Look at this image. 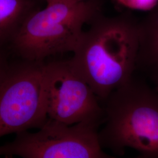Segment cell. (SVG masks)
I'll use <instances>...</instances> for the list:
<instances>
[{
    "instance_id": "cell-1",
    "label": "cell",
    "mask_w": 158,
    "mask_h": 158,
    "mask_svg": "<svg viewBox=\"0 0 158 158\" xmlns=\"http://www.w3.org/2000/svg\"><path fill=\"white\" fill-rule=\"evenodd\" d=\"M139 45V21L131 12L102 14L84 31L69 60L98 100L105 102L133 77Z\"/></svg>"
},
{
    "instance_id": "cell-2",
    "label": "cell",
    "mask_w": 158,
    "mask_h": 158,
    "mask_svg": "<svg viewBox=\"0 0 158 158\" xmlns=\"http://www.w3.org/2000/svg\"><path fill=\"white\" fill-rule=\"evenodd\" d=\"M102 148L123 155L130 148L139 158H158V91L133 77L105 101Z\"/></svg>"
},
{
    "instance_id": "cell-3",
    "label": "cell",
    "mask_w": 158,
    "mask_h": 158,
    "mask_svg": "<svg viewBox=\"0 0 158 158\" xmlns=\"http://www.w3.org/2000/svg\"><path fill=\"white\" fill-rule=\"evenodd\" d=\"M102 14L101 0L54 1L26 19L9 49L22 60L38 62L57 54L73 53L84 25Z\"/></svg>"
},
{
    "instance_id": "cell-4",
    "label": "cell",
    "mask_w": 158,
    "mask_h": 158,
    "mask_svg": "<svg viewBox=\"0 0 158 158\" xmlns=\"http://www.w3.org/2000/svg\"><path fill=\"white\" fill-rule=\"evenodd\" d=\"M45 62L19 59L0 76V137L40 128L48 119Z\"/></svg>"
},
{
    "instance_id": "cell-5",
    "label": "cell",
    "mask_w": 158,
    "mask_h": 158,
    "mask_svg": "<svg viewBox=\"0 0 158 158\" xmlns=\"http://www.w3.org/2000/svg\"><path fill=\"white\" fill-rule=\"evenodd\" d=\"M100 124L67 125L48 118L37 132L17 134L0 146V156L23 158H117L104 151L98 136Z\"/></svg>"
},
{
    "instance_id": "cell-6",
    "label": "cell",
    "mask_w": 158,
    "mask_h": 158,
    "mask_svg": "<svg viewBox=\"0 0 158 158\" xmlns=\"http://www.w3.org/2000/svg\"><path fill=\"white\" fill-rule=\"evenodd\" d=\"M44 77L48 118L67 125L102 124L104 108L69 59L45 62Z\"/></svg>"
},
{
    "instance_id": "cell-7",
    "label": "cell",
    "mask_w": 158,
    "mask_h": 158,
    "mask_svg": "<svg viewBox=\"0 0 158 158\" xmlns=\"http://www.w3.org/2000/svg\"><path fill=\"white\" fill-rule=\"evenodd\" d=\"M42 0H0V48H9L23 23L41 9Z\"/></svg>"
},
{
    "instance_id": "cell-8",
    "label": "cell",
    "mask_w": 158,
    "mask_h": 158,
    "mask_svg": "<svg viewBox=\"0 0 158 158\" xmlns=\"http://www.w3.org/2000/svg\"><path fill=\"white\" fill-rule=\"evenodd\" d=\"M139 22V45L136 68L158 74V2Z\"/></svg>"
},
{
    "instance_id": "cell-9",
    "label": "cell",
    "mask_w": 158,
    "mask_h": 158,
    "mask_svg": "<svg viewBox=\"0 0 158 158\" xmlns=\"http://www.w3.org/2000/svg\"><path fill=\"white\" fill-rule=\"evenodd\" d=\"M122 6L135 10L150 11L156 6L158 0H116Z\"/></svg>"
},
{
    "instance_id": "cell-10",
    "label": "cell",
    "mask_w": 158,
    "mask_h": 158,
    "mask_svg": "<svg viewBox=\"0 0 158 158\" xmlns=\"http://www.w3.org/2000/svg\"><path fill=\"white\" fill-rule=\"evenodd\" d=\"M7 48H0V76L4 72L6 66L8 64V53L6 51Z\"/></svg>"
},
{
    "instance_id": "cell-11",
    "label": "cell",
    "mask_w": 158,
    "mask_h": 158,
    "mask_svg": "<svg viewBox=\"0 0 158 158\" xmlns=\"http://www.w3.org/2000/svg\"><path fill=\"white\" fill-rule=\"evenodd\" d=\"M155 78V83H156V88L155 89L158 91V74L156 75H155L154 76Z\"/></svg>"
},
{
    "instance_id": "cell-12",
    "label": "cell",
    "mask_w": 158,
    "mask_h": 158,
    "mask_svg": "<svg viewBox=\"0 0 158 158\" xmlns=\"http://www.w3.org/2000/svg\"><path fill=\"white\" fill-rule=\"evenodd\" d=\"M55 1H56V0H55ZM63 1H68V2H79L83 1L84 0H63Z\"/></svg>"
},
{
    "instance_id": "cell-13",
    "label": "cell",
    "mask_w": 158,
    "mask_h": 158,
    "mask_svg": "<svg viewBox=\"0 0 158 158\" xmlns=\"http://www.w3.org/2000/svg\"><path fill=\"white\" fill-rule=\"evenodd\" d=\"M139 158V157H138V156H137V157H136V158Z\"/></svg>"
}]
</instances>
